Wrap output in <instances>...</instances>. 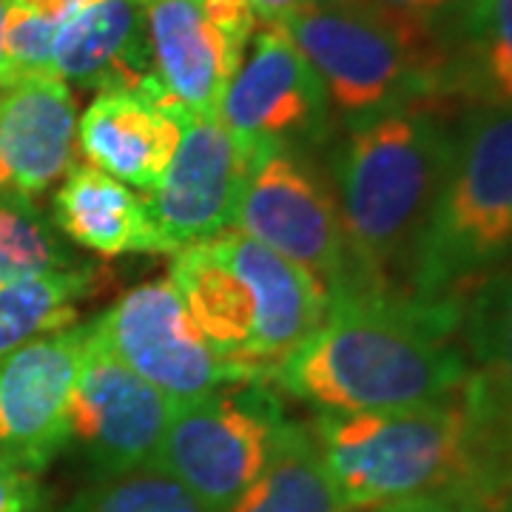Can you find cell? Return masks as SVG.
<instances>
[{
  "label": "cell",
  "mask_w": 512,
  "mask_h": 512,
  "mask_svg": "<svg viewBox=\"0 0 512 512\" xmlns=\"http://www.w3.org/2000/svg\"><path fill=\"white\" fill-rule=\"evenodd\" d=\"M461 305L353 293L276 367L271 384L316 413H384L464 399Z\"/></svg>",
  "instance_id": "1"
},
{
  "label": "cell",
  "mask_w": 512,
  "mask_h": 512,
  "mask_svg": "<svg viewBox=\"0 0 512 512\" xmlns=\"http://www.w3.org/2000/svg\"><path fill=\"white\" fill-rule=\"evenodd\" d=\"M311 433L345 512L504 507L493 433L464 399L384 413H316Z\"/></svg>",
  "instance_id": "2"
},
{
  "label": "cell",
  "mask_w": 512,
  "mask_h": 512,
  "mask_svg": "<svg viewBox=\"0 0 512 512\" xmlns=\"http://www.w3.org/2000/svg\"><path fill=\"white\" fill-rule=\"evenodd\" d=\"M450 154L453 128L430 103L348 128L330 183L348 239L353 293L407 296Z\"/></svg>",
  "instance_id": "3"
},
{
  "label": "cell",
  "mask_w": 512,
  "mask_h": 512,
  "mask_svg": "<svg viewBox=\"0 0 512 512\" xmlns=\"http://www.w3.org/2000/svg\"><path fill=\"white\" fill-rule=\"evenodd\" d=\"M168 279L217 356L262 384L322 325L330 305L308 271L239 228L177 251Z\"/></svg>",
  "instance_id": "4"
},
{
  "label": "cell",
  "mask_w": 512,
  "mask_h": 512,
  "mask_svg": "<svg viewBox=\"0 0 512 512\" xmlns=\"http://www.w3.org/2000/svg\"><path fill=\"white\" fill-rule=\"evenodd\" d=\"M512 259V109H467L439 200L421 234L407 296L421 305H461Z\"/></svg>",
  "instance_id": "5"
},
{
  "label": "cell",
  "mask_w": 512,
  "mask_h": 512,
  "mask_svg": "<svg viewBox=\"0 0 512 512\" xmlns=\"http://www.w3.org/2000/svg\"><path fill=\"white\" fill-rule=\"evenodd\" d=\"M279 29L319 74L345 128L441 100L436 60L370 0H308Z\"/></svg>",
  "instance_id": "6"
},
{
  "label": "cell",
  "mask_w": 512,
  "mask_h": 512,
  "mask_svg": "<svg viewBox=\"0 0 512 512\" xmlns=\"http://www.w3.org/2000/svg\"><path fill=\"white\" fill-rule=\"evenodd\" d=\"M234 228L308 271L328 299L353 293V265L333 183L308 151L259 146Z\"/></svg>",
  "instance_id": "7"
},
{
  "label": "cell",
  "mask_w": 512,
  "mask_h": 512,
  "mask_svg": "<svg viewBox=\"0 0 512 512\" xmlns=\"http://www.w3.org/2000/svg\"><path fill=\"white\" fill-rule=\"evenodd\" d=\"M282 421L271 384H228L200 402L174 407L154 464L208 512H228L262 473Z\"/></svg>",
  "instance_id": "8"
},
{
  "label": "cell",
  "mask_w": 512,
  "mask_h": 512,
  "mask_svg": "<svg viewBox=\"0 0 512 512\" xmlns=\"http://www.w3.org/2000/svg\"><path fill=\"white\" fill-rule=\"evenodd\" d=\"M94 330L123 365L154 384L174 407L200 402L228 384L256 382L205 342L171 279L131 288L94 319Z\"/></svg>",
  "instance_id": "9"
},
{
  "label": "cell",
  "mask_w": 512,
  "mask_h": 512,
  "mask_svg": "<svg viewBox=\"0 0 512 512\" xmlns=\"http://www.w3.org/2000/svg\"><path fill=\"white\" fill-rule=\"evenodd\" d=\"M151 69L165 92L194 117H217L256 18L245 0H146Z\"/></svg>",
  "instance_id": "10"
},
{
  "label": "cell",
  "mask_w": 512,
  "mask_h": 512,
  "mask_svg": "<svg viewBox=\"0 0 512 512\" xmlns=\"http://www.w3.org/2000/svg\"><path fill=\"white\" fill-rule=\"evenodd\" d=\"M217 117L248 148L311 151L333 128V109L319 74L276 26H262L254 35Z\"/></svg>",
  "instance_id": "11"
},
{
  "label": "cell",
  "mask_w": 512,
  "mask_h": 512,
  "mask_svg": "<svg viewBox=\"0 0 512 512\" xmlns=\"http://www.w3.org/2000/svg\"><path fill=\"white\" fill-rule=\"evenodd\" d=\"M171 416L174 404L123 365L92 322L69 404V444L100 478L131 473L157 461Z\"/></svg>",
  "instance_id": "12"
},
{
  "label": "cell",
  "mask_w": 512,
  "mask_h": 512,
  "mask_svg": "<svg viewBox=\"0 0 512 512\" xmlns=\"http://www.w3.org/2000/svg\"><path fill=\"white\" fill-rule=\"evenodd\" d=\"M256 154L259 146H242L220 117L191 114L185 120L180 146L163 180L146 194L163 254H177L234 228Z\"/></svg>",
  "instance_id": "13"
},
{
  "label": "cell",
  "mask_w": 512,
  "mask_h": 512,
  "mask_svg": "<svg viewBox=\"0 0 512 512\" xmlns=\"http://www.w3.org/2000/svg\"><path fill=\"white\" fill-rule=\"evenodd\" d=\"M89 325L40 336L0 359V450L43 470L69 444V404Z\"/></svg>",
  "instance_id": "14"
},
{
  "label": "cell",
  "mask_w": 512,
  "mask_h": 512,
  "mask_svg": "<svg viewBox=\"0 0 512 512\" xmlns=\"http://www.w3.org/2000/svg\"><path fill=\"white\" fill-rule=\"evenodd\" d=\"M188 117L191 111L151 77L140 89L97 94L77 120V140L89 165L148 194L163 180Z\"/></svg>",
  "instance_id": "15"
},
{
  "label": "cell",
  "mask_w": 512,
  "mask_h": 512,
  "mask_svg": "<svg viewBox=\"0 0 512 512\" xmlns=\"http://www.w3.org/2000/svg\"><path fill=\"white\" fill-rule=\"evenodd\" d=\"M77 109L60 77H35L6 89L0 106V191L43 194L69 174Z\"/></svg>",
  "instance_id": "16"
},
{
  "label": "cell",
  "mask_w": 512,
  "mask_h": 512,
  "mask_svg": "<svg viewBox=\"0 0 512 512\" xmlns=\"http://www.w3.org/2000/svg\"><path fill=\"white\" fill-rule=\"evenodd\" d=\"M55 74L77 89H140L154 77L140 0H72L57 29Z\"/></svg>",
  "instance_id": "17"
},
{
  "label": "cell",
  "mask_w": 512,
  "mask_h": 512,
  "mask_svg": "<svg viewBox=\"0 0 512 512\" xmlns=\"http://www.w3.org/2000/svg\"><path fill=\"white\" fill-rule=\"evenodd\" d=\"M458 339L470 367L464 404L495 433L512 421V259L461 299Z\"/></svg>",
  "instance_id": "18"
},
{
  "label": "cell",
  "mask_w": 512,
  "mask_h": 512,
  "mask_svg": "<svg viewBox=\"0 0 512 512\" xmlns=\"http://www.w3.org/2000/svg\"><path fill=\"white\" fill-rule=\"evenodd\" d=\"M60 234L94 254H163L146 197L94 165H72L55 194Z\"/></svg>",
  "instance_id": "19"
},
{
  "label": "cell",
  "mask_w": 512,
  "mask_h": 512,
  "mask_svg": "<svg viewBox=\"0 0 512 512\" xmlns=\"http://www.w3.org/2000/svg\"><path fill=\"white\" fill-rule=\"evenodd\" d=\"M512 109V0H467L444 55L441 100Z\"/></svg>",
  "instance_id": "20"
},
{
  "label": "cell",
  "mask_w": 512,
  "mask_h": 512,
  "mask_svg": "<svg viewBox=\"0 0 512 512\" xmlns=\"http://www.w3.org/2000/svg\"><path fill=\"white\" fill-rule=\"evenodd\" d=\"M228 512H345L311 427L282 421L262 473Z\"/></svg>",
  "instance_id": "21"
},
{
  "label": "cell",
  "mask_w": 512,
  "mask_h": 512,
  "mask_svg": "<svg viewBox=\"0 0 512 512\" xmlns=\"http://www.w3.org/2000/svg\"><path fill=\"white\" fill-rule=\"evenodd\" d=\"M103 268L80 265L0 282V359L40 336L74 328L77 302L100 288Z\"/></svg>",
  "instance_id": "22"
},
{
  "label": "cell",
  "mask_w": 512,
  "mask_h": 512,
  "mask_svg": "<svg viewBox=\"0 0 512 512\" xmlns=\"http://www.w3.org/2000/svg\"><path fill=\"white\" fill-rule=\"evenodd\" d=\"M77 268L57 225L32 197L0 191V282Z\"/></svg>",
  "instance_id": "23"
},
{
  "label": "cell",
  "mask_w": 512,
  "mask_h": 512,
  "mask_svg": "<svg viewBox=\"0 0 512 512\" xmlns=\"http://www.w3.org/2000/svg\"><path fill=\"white\" fill-rule=\"evenodd\" d=\"M66 512H208L202 501L163 467L148 464L103 476L77 495Z\"/></svg>",
  "instance_id": "24"
},
{
  "label": "cell",
  "mask_w": 512,
  "mask_h": 512,
  "mask_svg": "<svg viewBox=\"0 0 512 512\" xmlns=\"http://www.w3.org/2000/svg\"><path fill=\"white\" fill-rule=\"evenodd\" d=\"M384 18L393 20L421 52L436 60L444 74V55L456 35L467 0H370Z\"/></svg>",
  "instance_id": "25"
},
{
  "label": "cell",
  "mask_w": 512,
  "mask_h": 512,
  "mask_svg": "<svg viewBox=\"0 0 512 512\" xmlns=\"http://www.w3.org/2000/svg\"><path fill=\"white\" fill-rule=\"evenodd\" d=\"M40 507L37 470L0 450V512H40Z\"/></svg>",
  "instance_id": "26"
},
{
  "label": "cell",
  "mask_w": 512,
  "mask_h": 512,
  "mask_svg": "<svg viewBox=\"0 0 512 512\" xmlns=\"http://www.w3.org/2000/svg\"><path fill=\"white\" fill-rule=\"evenodd\" d=\"M69 6H72V0H6L9 12H18V15L35 18L40 23H49L55 29H60Z\"/></svg>",
  "instance_id": "27"
},
{
  "label": "cell",
  "mask_w": 512,
  "mask_h": 512,
  "mask_svg": "<svg viewBox=\"0 0 512 512\" xmlns=\"http://www.w3.org/2000/svg\"><path fill=\"white\" fill-rule=\"evenodd\" d=\"M495 447V470H498V484H501V495L504 504L512 501V421L504 424L501 430L493 433Z\"/></svg>",
  "instance_id": "28"
},
{
  "label": "cell",
  "mask_w": 512,
  "mask_h": 512,
  "mask_svg": "<svg viewBox=\"0 0 512 512\" xmlns=\"http://www.w3.org/2000/svg\"><path fill=\"white\" fill-rule=\"evenodd\" d=\"M248 9L254 12L256 23L262 26H282L285 20L291 18L293 12H299L308 0H245Z\"/></svg>",
  "instance_id": "29"
},
{
  "label": "cell",
  "mask_w": 512,
  "mask_h": 512,
  "mask_svg": "<svg viewBox=\"0 0 512 512\" xmlns=\"http://www.w3.org/2000/svg\"><path fill=\"white\" fill-rule=\"evenodd\" d=\"M3 23H6V0H0V89L6 92L12 86V80H9V69L3 60Z\"/></svg>",
  "instance_id": "30"
},
{
  "label": "cell",
  "mask_w": 512,
  "mask_h": 512,
  "mask_svg": "<svg viewBox=\"0 0 512 512\" xmlns=\"http://www.w3.org/2000/svg\"><path fill=\"white\" fill-rule=\"evenodd\" d=\"M416 512H461V510H447V507H436V510H416Z\"/></svg>",
  "instance_id": "31"
},
{
  "label": "cell",
  "mask_w": 512,
  "mask_h": 512,
  "mask_svg": "<svg viewBox=\"0 0 512 512\" xmlns=\"http://www.w3.org/2000/svg\"><path fill=\"white\" fill-rule=\"evenodd\" d=\"M493 512H512V501L510 504H504V507H498V510H493Z\"/></svg>",
  "instance_id": "32"
},
{
  "label": "cell",
  "mask_w": 512,
  "mask_h": 512,
  "mask_svg": "<svg viewBox=\"0 0 512 512\" xmlns=\"http://www.w3.org/2000/svg\"><path fill=\"white\" fill-rule=\"evenodd\" d=\"M3 94H6V92H3V89H0V106H3Z\"/></svg>",
  "instance_id": "33"
},
{
  "label": "cell",
  "mask_w": 512,
  "mask_h": 512,
  "mask_svg": "<svg viewBox=\"0 0 512 512\" xmlns=\"http://www.w3.org/2000/svg\"><path fill=\"white\" fill-rule=\"evenodd\" d=\"M140 3H146V0H140Z\"/></svg>",
  "instance_id": "34"
}]
</instances>
